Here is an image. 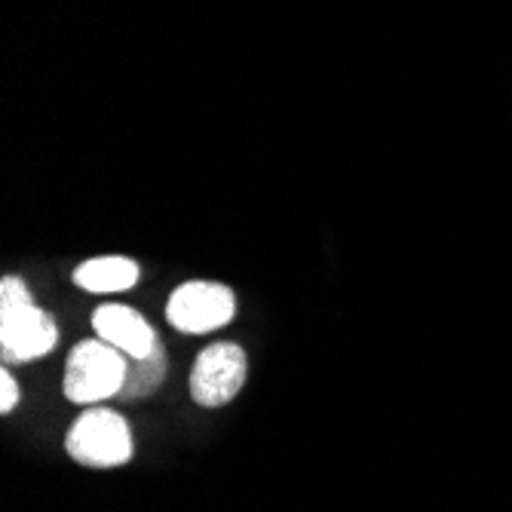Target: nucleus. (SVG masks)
Wrapping results in <instances>:
<instances>
[{
    "instance_id": "obj_1",
    "label": "nucleus",
    "mask_w": 512,
    "mask_h": 512,
    "mask_svg": "<svg viewBox=\"0 0 512 512\" xmlns=\"http://www.w3.org/2000/svg\"><path fill=\"white\" fill-rule=\"evenodd\" d=\"M59 344V325L53 313L34 304L19 276L0 283V356L4 365H22L46 356Z\"/></svg>"
},
{
    "instance_id": "obj_2",
    "label": "nucleus",
    "mask_w": 512,
    "mask_h": 512,
    "mask_svg": "<svg viewBox=\"0 0 512 512\" xmlns=\"http://www.w3.org/2000/svg\"><path fill=\"white\" fill-rule=\"evenodd\" d=\"M129 356L111 347L102 338L80 341L65 359L62 393L74 405H102L114 396H123Z\"/></svg>"
},
{
    "instance_id": "obj_3",
    "label": "nucleus",
    "mask_w": 512,
    "mask_h": 512,
    "mask_svg": "<svg viewBox=\"0 0 512 512\" xmlns=\"http://www.w3.org/2000/svg\"><path fill=\"white\" fill-rule=\"evenodd\" d=\"M65 451L89 470H114L132 460L135 442L129 421L105 405H89L65 433Z\"/></svg>"
},
{
    "instance_id": "obj_4",
    "label": "nucleus",
    "mask_w": 512,
    "mask_h": 512,
    "mask_svg": "<svg viewBox=\"0 0 512 512\" xmlns=\"http://www.w3.org/2000/svg\"><path fill=\"white\" fill-rule=\"evenodd\" d=\"M237 316V295L212 279H188L166 301V319L181 335H209Z\"/></svg>"
},
{
    "instance_id": "obj_5",
    "label": "nucleus",
    "mask_w": 512,
    "mask_h": 512,
    "mask_svg": "<svg viewBox=\"0 0 512 512\" xmlns=\"http://www.w3.org/2000/svg\"><path fill=\"white\" fill-rule=\"evenodd\" d=\"M249 378V356L234 341H215L209 344L188 378V393L200 408H224L234 402Z\"/></svg>"
},
{
    "instance_id": "obj_6",
    "label": "nucleus",
    "mask_w": 512,
    "mask_h": 512,
    "mask_svg": "<svg viewBox=\"0 0 512 512\" xmlns=\"http://www.w3.org/2000/svg\"><path fill=\"white\" fill-rule=\"evenodd\" d=\"M92 332L96 338L108 341L129 359L151 356L163 341L154 332V325L129 304H102L92 313Z\"/></svg>"
},
{
    "instance_id": "obj_7",
    "label": "nucleus",
    "mask_w": 512,
    "mask_h": 512,
    "mask_svg": "<svg viewBox=\"0 0 512 512\" xmlns=\"http://www.w3.org/2000/svg\"><path fill=\"white\" fill-rule=\"evenodd\" d=\"M138 276H142V267L126 255H99L74 267V283L92 295L129 292L138 283Z\"/></svg>"
},
{
    "instance_id": "obj_8",
    "label": "nucleus",
    "mask_w": 512,
    "mask_h": 512,
    "mask_svg": "<svg viewBox=\"0 0 512 512\" xmlns=\"http://www.w3.org/2000/svg\"><path fill=\"white\" fill-rule=\"evenodd\" d=\"M169 371V359H166V347L160 344L151 356L142 359H129V371H126V387H123V399H148L154 396Z\"/></svg>"
},
{
    "instance_id": "obj_9",
    "label": "nucleus",
    "mask_w": 512,
    "mask_h": 512,
    "mask_svg": "<svg viewBox=\"0 0 512 512\" xmlns=\"http://www.w3.org/2000/svg\"><path fill=\"white\" fill-rule=\"evenodd\" d=\"M19 402H22V387L10 375V368H4L0 371V414H13Z\"/></svg>"
}]
</instances>
